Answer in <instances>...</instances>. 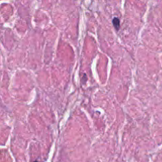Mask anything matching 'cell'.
I'll return each mask as SVG.
<instances>
[{
	"label": "cell",
	"instance_id": "2",
	"mask_svg": "<svg viewBox=\"0 0 162 162\" xmlns=\"http://www.w3.org/2000/svg\"><path fill=\"white\" fill-rule=\"evenodd\" d=\"M33 162H38V161H37V160H35V161H33Z\"/></svg>",
	"mask_w": 162,
	"mask_h": 162
},
{
	"label": "cell",
	"instance_id": "1",
	"mask_svg": "<svg viewBox=\"0 0 162 162\" xmlns=\"http://www.w3.org/2000/svg\"><path fill=\"white\" fill-rule=\"evenodd\" d=\"M112 23H113V26L115 27V30L119 31V28H120V21L118 18H114L112 20Z\"/></svg>",
	"mask_w": 162,
	"mask_h": 162
}]
</instances>
